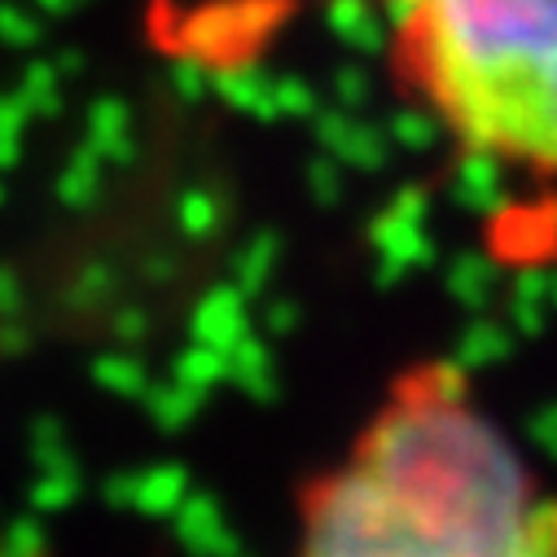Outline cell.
Here are the masks:
<instances>
[{"label": "cell", "instance_id": "6da1fadb", "mask_svg": "<svg viewBox=\"0 0 557 557\" xmlns=\"http://www.w3.org/2000/svg\"><path fill=\"white\" fill-rule=\"evenodd\" d=\"M290 557H557V483L461 360L422 356L299 487Z\"/></svg>", "mask_w": 557, "mask_h": 557}, {"label": "cell", "instance_id": "7a4b0ae2", "mask_svg": "<svg viewBox=\"0 0 557 557\" xmlns=\"http://www.w3.org/2000/svg\"><path fill=\"white\" fill-rule=\"evenodd\" d=\"M391 66L479 185L487 250L557 276V0H391Z\"/></svg>", "mask_w": 557, "mask_h": 557}]
</instances>
